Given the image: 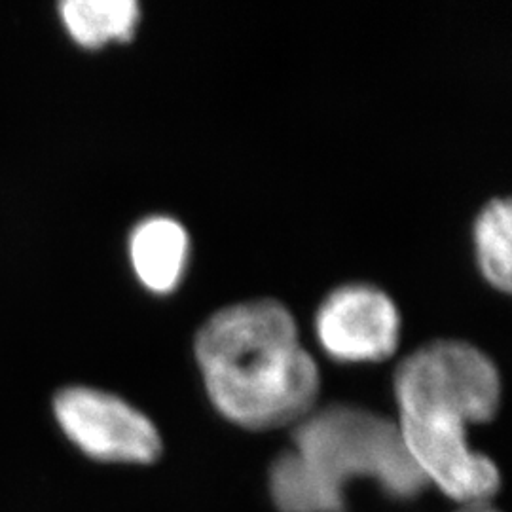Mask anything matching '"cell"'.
<instances>
[{"label": "cell", "instance_id": "7", "mask_svg": "<svg viewBox=\"0 0 512 512\" xmlns=\"http://www.w3.org/2000/svg\"><path fill=\"white\" fill-rule=\"evenodd\" d=\"M59 14L76 44L101 48L114 40H131L141 8L135 0H65L59 4Z\"/></svg>", "mask_w": 512, "mask_h": 512}, {"label": "cell", "instance_id": "8", "mask_svg": "<svg viewBox=\"0 0 512 512\" xmlns=\"http://www.w3.org/2000/svg\"><path fill=\"white\" fill-rule=\"evenodd\" d=\"M270 488L281 512H344L346 509L344 492L315 475L294 452H285L275 459Z\"/></svg>", "mask_w": 512, "mask_h": 512}, {"label": "cell", "instance_id": "2", "mask_svg": "<svg viewBox=\"0 0 512 512\" xmlns=\"http://www.w3.org/2000/svg\"><path fill=\"white\" fill-rule=\"evenodd\" d=\"M399 431L404 435H465L469 423L492 420L501 380L475 346L439 340L416 349L395 374Z\"/></svg>", "mask_w": 512, "mask_h": 512}, {"label": "cell", "instance_id": "10", "mask_svg": "<svg viewBox=\"0 0 512 512\" xmlns=\"http://www.w3.org/2000/svg\"><path fill=\"white\" fill-rule=\"evenodd\" d=\"M461 512H497L494 509H490V507H484V505H469L465 511Z\"/></svg>", "mask_w": 512, "mask_h": 512}, {"label": "cell", "instance_id": "6", "mask_svg": "<svg viewBox=\"0 0 512 512\" xmlns=\"http://www.w3.org/2000/svg\"><path fill=\"white\" fill-rule=\"evenodd\" d=\"M129 260L150 293L167 294L183 279L190 241L181 222L169 217L141 220L129 236Z\"/></svg>", "mask_w": 512, "mask_h": 512}, {"label": "cell", "instance_id": "3", "mask_svg": "<svg viewBox=\"0 0 512 512\" xmlns=\"http://www.w3.org/2000/svg\"><path fill=\"white\" fill-rule=\"evenodd\" d=\"M294 454L329 486L374 478L393 497L408 499L427 484L410 458L399 427L363 408L336 404L302 418L294 431Z\"/></svg>", "mask_w": 512, "mask_h": 512}, {"label": "cell", "instance_id": "5", "mask_svg": "<svg viewBox=\"0 0 512 512\" xmlns=\"http://www.w3.org/2000/svg\"><path fill=\"white\" fill-rule=\"evenodd\" d=\"M317 338L336 361L374 363L395 353L401 317L393 300L372 285H344L330 293L315 319Z\"/></svg>", "mask_w": 512, "mask_h": 512}, {"label": "cell", "instance_id": "9", "mask_svg": "<svg viewBox=\"0 0 512 512\" xmlns=\"http://www.w3.org/2000/svg\"><path fill=\"white\" fill-rule=\"evenodd\" d=\"M511 200L488 203L475 224L476 260L488 283L503 293L511 291L512 277Z\"/></svg>", "mask_w": 512, "mask_h": 512}, {"label": "cell", "instance_id": "4", "mask_svg": "<svg viewBox=\"0 0 512 512\" xmlns=\"http://www.w3.org/2000/svg\"><path fill=\"white\" fill-rule=\"evenodd\" d=\"M54 416L65 437L88 458L105 463H152L162 452L154 423L124 399L86 385L54 397Z\"/></svg>", "mask_w": 512, "mask_h": 512}, {"label": "cell", "instance_id": "1", "mask_svg": "<svg viewBox=\"0 0 512 512\" xmlns=\"http://www.w3.org/2000/svg\"><path fill=\"white\" fill-rule=\"evenodd\" d=\"M196 359L217 410L247 429L306 418L319 391V370L300 344L294 317L275 300L211 315L196 336Z\"/></svg>", "mask_w": 512, "mask_h": 512}]
</instances>
